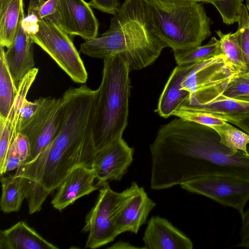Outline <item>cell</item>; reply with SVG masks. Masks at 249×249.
Wrapping results in <instances>:
<instances>
[{
    "instance_id": "1",
    "label": "cell",
    "mask_w": 249,
    "mask_h": 249,
    "mask_svg": "<svg viewBox=\"0 0 249 249\" xmlns=\"http://www.w3.org/2000/svg\"><path fill=\"white\" fill-rule=\"evenodd\" d=\"M96 150L92 132L84 136L61 128L35 159L22 163L14 174L20 178L30 214L40 211L47 197L75 167L91 168Z\"/></svg>"
},
{
    "instance_id": "2",
    "label": "cell",
    "mask_w": 249,
    "mask_h": 249,
    "mask_svg": "<svg viewBox=\"0 0 249 249\" xmlns=\"http://www.w3.org/2000/svg\"><path fill=\"white\" fill-rule=\"evenodd\" d=\"M165 47L153 32L144 0H124L108 29L81 44L79 51L103 59L121 54L131 70H139L152 64Z\"/></svg>"
},
{
    "instance_id": "3",
    "label": "cell",
    "mask_w": 249,
    "mask_h": 249,
    "mask_svg": "<svg viewBox=\"0 0 249 249\" xmlns=\"http://www.w3.org/2000/svg\"><path fill=\"white\" fill-rule=\"evenodd\" d=\"M131 71L126 59L121 54L104 59L91 123L96 151L122 138L127 125Z\"/></svg>"
},
{
    "instance_id": "4",
    "label": "cell",
    "mask_w": 249,
    "mask_h": 249,
    "mask_svg": "<svg viewBox=\"0 0 249 249\" xmlns=\"http://www.w3.org/2000/svg\"><path fill=\"white\" fill-rule=\"evenodd\" d=\"M144 1L153 33L173 51L200 46L211 36L213 22L200 2Z\"/></svg>"
},
{
    "instance_id": "5",
    "label": "cell",
    "mask_w": 249,
    "mask_h": 249,
    "mask_svg": "<svg viewBox=\"0 0 249 249\" xmlns=\"http://www.w3.org/2000/svg\"><path fill=\"white\" fill-rule=\"evenodd\" d=\"M132 182L121 193L112 190L108 182L99 190L97 201L86 216L83 231L89 232L86 248L96 249L113 241L119 234L115 227L118 213L139 188Z\"/></svg>"
},
{
    "instance_id": "6",
    "label": "cell",
    "mask_w": 249,
    "mask_h": 249,
    "mask_svg": "<svg viewBox=\"0 0 249 249\" xmlns=\"http://www.w3.org/2000/svg\"><path fill=\"white\" fill-rule=\"evenodd\" d=\"M38 24L37 32L30 35L33 43L48 53L73 81L85 84L88 73L72 36L49 17Z\"/></svg>"
},
{
    "instance_id": "7",
    "label": "cell",
    "mask_w": 249,
    "mask_h": 249,
    "mask_svg": "<svg viewBox=\"0 0 249 249\" xmlns=\"http://www.w3.org/2000/svg\"><path fill=\"white\" fill-rule=\"evenodd\" d=\"M237 73L239 72L222 54L196 63L182 82L181 89L190 93L188 100L182 105L202 104L216 98Z\"/></svg>"
},
{
    "instance_id": "8",
    "label": "cell",
    "mask_w": 249,
    "mask_h": 249,
    "mask_svg": "<svg viewBox=\"0 0 249 249\" xmlns=\"http://www.w3.org/2000/svg\"><path fill=\"white\" fill-rule=\"evenodd\" d=\"M182 189L231 207L240 214L249 200V178L223 175L201 177L180 184Z\"/></svg>"
},
{
    "instance_id": "9",
    "label": "cell",
    "mask_w": 249,
    "mask_h": 249,
    "mask_svg": "<svg viewBox=\"0 0 249 249\" xmlns=\"http://www.w3.org/2000/svg\"><path fill=\"white\" fill-rule=\"evenodd\" d=\"M37 101L38 107L35 113L19 131L27 137L30 144V156L25 162L35 159L53 141L63 119L65 101L63 96L59 98L41 97Z\"/></svg>"
},
{
    "instance_id": "10",
    "label": "cell",
    "mask_w": 249,
    "mask_h": 249,
    "mask_svg": "<svg viewBox=\"0 0 249 249\" xmlns=\"http://www.w3.org/2000/svg\"><path fill=\"white\" fill-rule=\"evenodd\" d=\"M84 0H58L55 14L49 17L71 36L88 40L97 36L99 22Z\"/></svg>"
},
{
    "instance_id": "11",
    "label": "cell",
    "mask_w": 249,
    "mask_h": 249,
    "mask_svg": "<svg viewBox=\"0 0 249 249\" xmlns=\"http://www.w3.org/2000/svg\"><path fill=\"white\" fill-rule=\"evenodd\" d=\"M134 153L123 137L96 151L91 167L97 179L95 185L100 187L121 180L133 160Z\"/></svg>"
},
{
    "instance_id": "12",
    "label": "cell",
    "mask_w": 249,
    "mask_h": 249,
    "mask_svg": "<svg viewBox=\"0 0 249 249\" xmlns=\"http://www.w3.org/2000/svg\"><path fill=\"white\" fill-rule=\"evenodd\" d=\"M95 179L92 168L84 165L75 167L58 187L51 204L61 212L77 199L97 190L98 187L93 185Z\"/></svg>"
},
{
    "instance_id": "13",
    "label": "cell",
    "mask_w": 249,
    "mask_h": 249,
    "mask_svg": "<svg viewBox=\"0 0 249 249\" xmlns=\"http://www.w3.org/2000/svg\"><path fill=\"white\" fill-rule=\"evenodd\" d=\"M34 68L20 82L14 102L5 119H0V174L4 175V169L9 147L17 133L20 110L26 99L28 92L38 73Z\"/></svg>"
},
{
    "instance_id": "14",
    "label": "cell",
    "mask_w": 249,
    "mask_h": 249,
    "mask_svg": "<svg viewBox=\"0 0 249 249\" xmlns=\"http://www.w3.org/2000/svg\"><path fill=\"white\" fill-rule=\"evenodd\" d=\"M142 240L144 249H192L193 244L185 234L166 219L152 216L148 221Z\"/></svg>"
},
{
    "instance_id": "15",
    "label": "cell",
    "mask_w": 249,
    "mask_h": 249,
    "mask_svg": "<svg viewBox=\"0 0 249 249\" xmlns=\"http://www.w3.org/2000/svg\"><path fill=\"white\" fill-rule=\"evenodd\" d=\"M33 43L21 24L14 42L5 52L7 66L17 88L22 79L34 68Z\"/></svg>"
},
{
    "instance_id": "16",
    "label": "cell",
    "mask_w": 249,
    "mask_h": 249,
    "mask_svg": "<svg viewBox=\"0 0 249 249\" xmlns=\"http://www.w3.org/2000/svg\"><path fill=\"white\" fill-rule=\"evenodd\" d=\"M156 203L150 198L142 187L139 189L118 214L115 227L119 235L126 231L137 234L145 224L148 215Z\"/></svg>"
},
{
    "instance_id": "17",
    "label": "cell",
    "mask_w": 249,
    "mask_h": 249,
    "mask_svg": "<svg viewBox=\"0 0 249 249\" xmlns=\"http://www.w3.org/2000/svg\"><path fill=\"white\" fill-rule=\"evenodd\" d=\"M196 63L177 65L171 73L159 99L156 111L164 118L175 112L188 100L190 93L181 89L182 82Z\"/></svg>"
},
{
    "instance_id": "18",
    "label": "cell",
    "mask_w": 249,
    "mask_h": 249,
    "mask_svg": "<svg viewBox=\"0 0 249 249\" xmlns=\"http://www.w3.org/2000/svg\"><path fill=\"white\" fill-rule=\"evenodd\" d=\"M23 221L0 232V249H57Z\"/></svg>"
},
{
    "instance_id": "19",
    "label": "cell",
    "mask_w": 249,
    "mask_h": 249,
    "mask_svg": "<svg viewBox=\"0 0 249 249\" xmlns=\"http://www.w3.org/2000/svg\"><path fill=\"white\" fill-rule=\"evenodd\" d=\"M181 107L209 113L228 122L249 118V102L228 98L222 94L202 104Z\"/></svg>"
},
{
    "instance_id": "20",
    "label": "cell",
    "mask_w": 249,
    "mask_h": 249,
    "mask_svg": "<svg viewBox=\"0 0 249 249\" xmlns=\"http://www.w3.org/2000/svg\"><path fill=\"white\" fill-rule=\"evenodd\" d=\"M23 0H0V45L9 48L24 18Z\"/></svg>"
},
{
    "instance_id": "21",
    "label": "cell",
    "mask_w": 249,
    "mask_h": 249,
    "mask_svg": "<svg viewBox=\"0 0 249 249\" xmlns=\"http://www.w3.org/2000/svg\"><path fill=\"white\" fill-rule=\"evenodd\" d=\"M2 194L0 209L4 213L18 212L26 198L25 191L20 178L15 175L7 177L1 176Z\"/></svg>"
},
{
    "instance_id": "22",
    "label": "cell",
    "mask_w": 249,
    "mask_h": 249,
    "mask_svg": "<svg viewBox=\"0 0 249 249\" xmlns=\"http://www.w3.org/2000/svg\"><path fill=\"white\" fill-rule=\"evenodd\" d=\"M4 47H0V119H5L18 91L7 66Z\"/></svg>"
},
{
    "instance_id": "23",
    "label": "cell",
    "mask_w": 249,
    "mask_h": 249,
    "mask_svg": "<svg viewBox=\"0 0 249 249\" xmlns=\"http://www.w3.org/2000/svg\"><path fill=\"white\" fill-rule=\"evenodd\" d=\"M173 52L178 65L199 63L221 54L219 39L214 36L212 37L204 45L175 51Z\"/></svg>"
},
{
    "instance_id": "24",
    "label": "cell",
    "mask_w": 249,
    "mask_h": 249,
    "mask_svg": "<svg viewBox=\"0 0 249 249\" xmlns=\"http://www.w3.org/2000/svg\"><path fill=\"white\" fill-rule=\"evenodd\" d=\"M219 37L220 48L221 54L226 60L240 73L245 71L242 51L240 47L236 32L223 34L220 30L216 31Z\"/></svg>"
},
{
    "instance_id": "25",
    "label": "cell",
    "mask_w": 249,
    "mask_h": 249,
    "mask_svg": "<svg viewBox=\"0 0 249 249\" xmlns=\"http://www.w3.org/2000/svg\"><path fill=\"white\" fill-rule=\"evenodd\" d=\"M217 132L220 142L226 147L249 153V135L237 129L228 122L222 125L213 127Z\"/></svg>"
},
{
    "instance_id": "26",
    "label": "cell",
    "mask_w": 249,
    "mask_h": 249,
    "mask_svg": "<svg viewBox=\"0 0 249 249\" xmlns=\"http://www.w3.org/2000/svg\"><path fill=\"white\" fill-rule=\"evenodd\" d=\"M237 22L236 33L246 68L245 72L241 73L249 78V12L246 4L243 5Z\"/></svg>"
},
{
    "instance_id": "27",
    "label": "cell",
    "mask_w": 249,
    "mask_h": 249,
    "mask_svg": "<svg viewBox=\"0 0 249 249\" xmlns=\"http://www.w3.org/2000/svg\"><path fill=\"white\" fill-rule=\"evenodd\" d=\"M222 95L249 102V78L240 72L235 74L228 82Z\"/></svg>"
},
{
    "instance_id": "28",
    "label": "cell",
    "mask_w": 249,
    "mask_h": 249,
    "mask_svg": "<svg viewBox=\"0 0 249 249\" xmlns=\"http://www.w3.org/2000/svg\"><path fill=\"white\" fill-rule=\"evenodd\" d=\"M243 0H212V4L220 14L223 22L226 25L237 22Z\"/></svg>"
},
{
    "instance_id": "29",
    "label": "cell",
    "mask_w": 249,
    "mask_h": 249,
    "mask_svg": "<svg viewBox=\"0 0 249 249\" xmlns=\"http://www.w3.org/2000/svg\"><path fill=\"white\" fill-rule=\"evenodd\" d=\"M173 116L211 127L222 125L226 121L211 114L180 107Z\"/></svg>"
},
{
    "instance_id": "30",
    "label": "cell",
    "mask_w": 249,
    "mask_h": 249,
    "mask_svg": "<svg viewBox=\"0 0 249 249\" xmlns=\"http://www.w3.org/2000/svg\"><path fill=\"white\" fill-rule=\"evenodd\" d=\"M45 0H30L28 14L21 22L22 28L30 35L36 33L38 29L40 14Z\"/></svg>"
},
{
    "instance_id": "31",
    "label": "cell",
    "mask_w": 249,
    "mask_h": 249,
    "mask_svg": "<svg viewBox=\"0 0 249 249\" xmlns=\"http://www.w3.org/2000/svg\"><path fill=\"white\" fill-rule=\"evenodd\" d=\"M37 107V100L34 102H29L26 99L24 100L20 110L17 132L20 131L27 124L35 113Z\"/></svg>"
},
{
    "instance_id": "32",
    "label": "cell",
    "mask_w": 249,
    "mask_h": 249,
    "mask_svg": "<svg viewBox=\"0 0 249 249\" xmlns=\"http://www.w3.org/2000/svg\"><path fill=\"white\" fill-rule=\"evenodd\" d=\"M89 3L95 9L113 15L117 14L121 7L119 0H91Z\"/></svg>"
},
{
    "instance_id": "33",
    "label": "cell",
    "mask_w": 249,
    "mask_h": 249,
    "mask_svg": "<svg viewBox=\"0 0 249 249\" xmlns=\"http://www.w3.org/2000/svg\"><path fill=\"white\" fill-rule=\"evenodd\" d=\"M13 142L19 154L22 163L26 162L30 156L31 148L27 137L21 132H17Z\"/></svg>"
},
{
    "instance_id": "34",
    "label": "cell",
    "mask_w": 249,
    "mask_h": 249,
    "mask_svg": "<svg viewBox=\"0 0 249 249\" xmlns=\"http://www.w3.org/2000/svg\"><path fill=\"white\" fill-rule=\"evenodd\" d=\"M240 242L238 247L249 249V208L241 214Z\"/></svg>"
},
{
    "instance_id": "35",
    "label": "cell",
    "mask_w": 249,
    "mask_h": 249,
    "mask_svg": "<svg viewBox=\"0 0 249 249\" xmlns=\"http://www.w3.org/2000/svg\"><path fill=\"white\" fill-rule=\"evenodd\" d=\"M21 164L22 162L18 152L15 144L12 142L7 155L4 169V174L7 172L18 169Z\"/></svg>"
},
{
    "instance_id": "36",
    "label": "cell",
    "mask_w": 249,
    "mask_h": 249,
    "mask_svg": "<svg viewBox=\"0 0 249 249\" xmlns=\"http://www.w3.org/2000/svg\"><path fill=\"white\" fill-rule=\"evenodd\" d=\"M58 1V0H47L45 1L40 11V20L55 14Z\"/></svg>"
},
{
    "instance_id": "37",
    "label": "cell",
    "mask_w": 249,
    "mask_h": 249,
    "mask_svg": "<svg viewBox=\"0 0 249 249\" xmlns=\"http://www.w3.org/2000/svg\"><path fill=\"white\" fill-rule=\"evenodd\" d=\"M229 123L233 124L240 128L245 133L249 135V118L237 120H231Z\"/></svg>"
},
{
    "instance_id": "38",
    "label": "cell",
    "mask_w": 249,
    "mask_h": 249,
    "mask_svg": "<svg viewBox=\"0 0 249 249\" xmlns=\"http://www.w3.org/2000/svg\"><path fill=\"white\" fill-rule=\"evenodd\" d=\"M160 2L169 3H173V4H181L187 3L191 1H197V2H202V0H157Z\"/></svg>"
},
{
    "instance_id": "39",
    "label": "cell",
    "mask_w": 249,
    "mask_h": 249,
    "mask_svg": "<svg viewBox=\"0 0 249 249\" xmlns=\"http://www.w3.org/2000/svg\"><path fill=\"white\" fill-rule=\"evenodd\" d=\"M246 5L249 12V0H246Z\"/></svg>"
},
{
    "instance_id": "40",
    "label": "cell",
    "mask_w": 249,
    "mask_h": 249,
    "mask_svg": "<svg viewBox=\"0 0 249 249\" xmlns=\"http://www.w3.org/2000/svg\"><path fill=\"white\" fill-rule=\"evenodd\" d=\"M202 2L210 3L212 4V0H202Z\"/></svg>"
}]
</instances>
